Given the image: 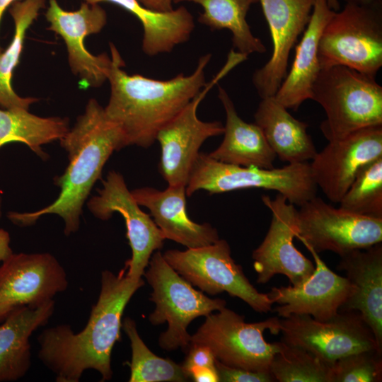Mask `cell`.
Masks as SVG:
<instances>
[{
	"label": "cell",
	"instance_id": "1",
	"mask_svg": "<svg viewBox=\"0 0 382 382\" xmlns=\"http://www.w3.org/2000/svg\"><path fill=\"white\" fill-rule=\"evenodd\" d=\"M144 284L142 278L129 277L125 266L117 274L104 270L98 300L82 330L75 333L69 325L60 324L40 332L38 358L56 381L79 382L88 369L97 371L101 381L112 378L111 354L120 338L125 308Z\"/></svg>",
	"mask_w": 382,
	"mask_h": 382
},
{
	"label": "cell",
	"instance_id": "2",
	"mask_svg": "<svg viewBox=\"0 0 382 382\" xmlns=\"http://www.w3.org/2000/svg\"><path fill=\"white\" fill-rule=\"evenodd\" d=\"M110 94L105 112L122 131L125 147L148 148L156 141L158 131L205 86V68L211 54L201 57L189 75L180 74L169 80H158L127 74L117 47L110 43Z\"/></svg>",
	"mask_w": 382,
	"mask_h": 382
},
{
	"label": "cell",
	"instance_id": "3",
	"mask_svg": "<svg viewBox=\"0 0 382 382\" xmlns=\"http://www.w3.org/2000/svg\"><path fill=\"white\" fill-rule=\"evenodd\" d=\"M59 141L68 154L69 164L64 173L54 178L60 189L57 198L37 211L11 212L7 216L23 227L34 224L43 215L57 214L63 219L64 233L68 236L78 231L83 206L107 161L125 144L122 131L95 98L88 101L84 112Z\"/></svg>",
	"mask_w": 382,
	"mask_h": 382
},
{
	"label": "cell",
	"instance_id": "4",
	"mask_svg": "<svg viewBox=\"0 0 382 382\" xmlns=\"http://www.w3.org/2000/svg\"><path fill=\"white\" fill-rule=\"evenodd\" d=\"M311 99L325 110L320 128L329 141L382 125V86L376 77L343 65L320 69Z\"/></svg>",
	"mask_w": 382,
	"mask_h": 382
},
{
	"label": "cell",
	"instance_id": "5",
	"mask_svg": "<svg viewBox=\"0 0 382 382\" xmlns=\"http://www.w3.org/2000/svg\"><path fill=\"white\" fill-rule=\"evenodd\" d=\"M144 275L153 289L150 300L156 305L149 316V322L154 325L168 324L158 338L159 346L166 351L179 347L187 349L191 340L187 330L189 324L226 307L225 300L211 299L195 289L172 268L159 250L151 255Z\"/></svg>",
	"mask_w": 382,
	"mask_h": 382
},
{
	"label": "cell",
	"instance_id": "6",
	"mask_svg": "<svg viewBox=\"0 0 382 382\" xmlns=\"http://www.w3.org/2000/svg\"><path fill=\"white\" fill-rule=\"evenodd\" d=\"M261 188L278 192L298 206L316 196V186L307 163L264 169L225 163L199 152L191 169L186 195L199 190L210 194L241 189Z\"/></svg>",
	"mask_w": 382,
	"mask_h": 382
},
{
	"label": "cell",
	"instance_id": "7",
	"mask_svg": "<svg viewBox=\"0 0 382 382\" xmlns=\"http://www.w3.org/2000/svg\"><path fill=\"white\" fill-rule=\"evenodd\" d=\"M320 69L343 65L376 77L382 66V4H345L326 23L318 48Z\"/></svg>",
	"mask_w": 382,
	"mask_h": 382
},
{
	"label": "cell",
	"instance_id": "8",
	"mask_svg": "<svg viewBox=\"0 0 382 382\" xmlns=\"http://www.w3.org/2000/svg\"><path fill=\"white\" fill-rule=\"evenodd\" d=\"M279 317L256 323H246L245 318L226 307L206 316L204 323L191 335L190 345L210 349L221 363L254 371L270 372L279 342H267L263 333L280 332ZM189 345V346H190Z\"/></svg>",
	"mask_w": 382,
	"mask_h": 382
},
{
	"label": "cell",
	"instance_id": "9",
	"mask_svg": "<svg viewBox=\"0 0 382 382\" xmlns=\"http://www.w3.org/2000/svg\"><path fill=\"white\" fill-rule=\"evenodd\" d=\"M163 256L180 276L209 295L224 291L245 301L254 311L267 313L273 303L267 294L259 292L235 262L228 242L215 243L185 250H168Z\"/></svg>",
	"mask_w": 382,
	"mask_h": 382
},
{
	"label": "cell",
	"instance_id": "10",
	"mask_svg": "<svg viewBox=\"0 0 382 382\" xmlns=\"http://www.w3.org/2000/svg\"><path fill=\"white\" fill-rule=\"evenodd\" d=\"M297 212V238L316 253L332 251L342 256L382 241V219L335 208L315 196Z\"/></svg>",
	"mask_w": 382,
	"mask_h": 382
},
{
	"label": "cell",
	"instance_id": "11",
	"mask_svg": "<svg viewBox=\"0 0 382 382\" xmlns=\"http://www.w3.org/2000/svg\"><path fill=\"white\" fill-rule=\"evenodd\" d=\"M279 322L282 341L301 347L330 365L361 351L382 352L371 329L357 311H339L324 321L309 315L293 314Z\"/></svg>",
	"mask_w": 382,
	"mask_h": 382
},
{
	"label": "cell",
	"instance_id": "12",
	"mask_svg": "<svg viewBox=\"0 0 382 382\" xmlns=\"http://www.w3.org/2000/svg\"><path fill=\"white\" fill-rule=\"evenodd\" d=\"M238 64L235 57L228 56L225 65L214 79L157 133L156 140L161 147L159 170L168 185L186 187L202 144L212 137L223 134V124L199 120L197 108L211 88Z\"/></svg>",
	"mask_w": 382,
	"mask_h": 382
},
{
	"label": "cell",
	"instance_id": "13",
	"mask_svg": "<svg viewBox=\"0 0 382 382\" xmlns=\"http://www.w3.org/2000/svg\"><path fill=\"white\" fill-rule=\"evenodd\" d=\"M98 193L88 200V209L103 221L110 219L115 212L122 216L132 249V257L125 265L127 275L133 279L142 278L151 255L163 246L166 239L162 232L150 214L141 210L120 173L110 171Z\"/></svg>",
	"mask_w": 382,
	"mask_h": 382
},
{
	"label": "cell",
	"instance_id": "14",
	"mask_svg": "<svg viewBox=\"0 0 382 382\" xmlns=\"http://www.w3.org/2000/svg\"><path fill=\"white\" fill-rule=\"evenodd\" d=\"M68 284L65 270L52 254L13 253L0 265V323L16 308L53 300Z\"/></svg>",
	"mask_w": 382,
	"mask_h": 382
},
{
	"label": "cell",
	"instance_id": "15",
	"mask_svg": "<svg viewBox=\"0 0 382 382\" xmlns=\"http://www.w3.org/2000/svg\"><path fill=\"white\" fill-rule=\"evenodd\" d=\"M262 200L272 219L264 240L252 255L257 282L266 284L275 274H282L293 286H299L312 274L315 265L294 244L298 210L279 193L274 199L263 195Z\"/></svg>",
	"mask_w": 382,
	"mask_h": 382
},
{
	"label": "cell",
	"instance_id": "16",
	"mask_svg": "<svg viewBox=\"0 0 382 382\" xmlns=\"http://www.w3.org/2000/svg\"><path fill=\"white\" fill-rule=\"evenodd\" d=\"M47 29L64 40L71 71L83 87L98 88L108 81L111 58L107 53L94 55L84 45L85 38L98 33L107 23V13L99 4L83 1L76 11L64 10L57 0H49L45 12Z\"/></svg>",
	"mask_w": 382,
	"mask_h": 382
},
{
	"label": "cell",
	"instance_id": "17",
	"mask_svg": "<svg viewBox=\"0 0 382 382\" xmlns=\"http://www.w3.org/2000/svg\"><path fill=\"white\" fill-rule=\"evenodd\" d=\"M381 156L382 125H377L329 141L309 164L316 186L332 202L339 203L359 170Z\"/></svg>",
	"mask_w": 382,
	"mask_h": 382
},
{
	"label": "cell",
	"instance_id": "18",
	"mask_svg": "<svg viewBox=\"0 0 382 382\" xmlns=\"http://www.w3.org/2000/svg\"><path fill=\"white\" fill-rule=\"evenodd\" d=\"M315 1L259 0L272 42L271 57L253 75L261 98L274 96L286 77L290 52L310 21Z\"/></svg>",
	"mask_w": 382,
	"mask_h": 382
},
{
	"label": "cell",
	"instance_id": "19",
	"mask_svg": "<svg viewBox=\"0 0 382 382\" xmlns=\"http://www.w3.org/2000/svg\"><path fill=\"white\" fill-rule=\"evenodd\" d=\"M306 248L315 262L312 274L299 286L273 287L267 294L273 303L279 305L273 310L278 317L306 314L318 320H327L338 313L354 286L347 277L332 272L313 249Z\"/></svg>",
	"mask_w": 382,
	"mask_h": 382
},
{
	"label": "cell",
	"instance_id": "20",
	"mask_svg": "<svg viewBox=\"0 0 382 382\" xmlns=\"http://www.w3.org/2000/svg\"><path fill=\"white\" fill-rule=\"evenodd\" d=\"M131 192L137 202L149 210L165 239L187 248L208 245L219 239L217 230L211 224H197L188 216L185 186L168 185L163 190L144 187Z\"/></svg>",
	"mask_w": 382,
	"mask_h": 382
},
{
	"label": "cell",
	"instance_id": "21",
	"mask_svg": "<svg viewBox=\"0 0 382 382\" xmlns=\"http://www.w3.org/2000/svg\"><path fill=\"white\" fill-rule=\"evenodd\" d=\"M340 257L337 270L346 272L354 291L339 311L359 312L382 349V245L352 250Z\"/></svg>",
	"mask_w": 382,
	"mask_h": 382
},
{
	"label": "cell",
	"instance_id": "22",
	"mask_svg": "<svg viewBox=\"0 0 382 382\" xmlns=\"http://www.w3.org/2000/svg\"><path fill=\"white\" fill-rule=\"evenodd\" d=\"M334 12L327 0H316L310 21L296 47L289 72L274 96L287 109L297 110L305 100L311 99L313 84L320 71L318 59L319 40Z\"/></svg>",
	"mask_w": 382,
	"mask_h": 382
},
{
	"label": "cell",
	"instance_id": "23",
	"mask_svg": "<svg viewBox=\"0 0 382 382\" xmlns=\"http://www.w3.org/2000/svg\"><path fill=\"white\" fill-rule=\"evenodd\" d=\"M53 300L37 308L14 310L0 323V382L23 378L31 366L30 337L45 326L54 313Z\"/></svg>",
	"mask_w": 382,
	"mask_h": 382
},
{
	"label": "cell",
	"instance_id": "24",
	"mask_svg": "<svg viewBox=\"0 0 382 382\" xmlns=\"http://www.w3.org/2000/svg\"><path fill=\"white\" fill-rule=\"evenodd\" d=\"M218 97L226 113L224 139L209 155L225 163L273 168L276 155L260 127L255 122H246L240 117L232 100L221 86L218 87Z\"/></svg>",
	"mask_w": 382,
	"mask_h": 382
},
{
	"label": "cell",
	"instance_id": "25",
	"mask_svg": "<svg viewBox=\"0 0 382 382\" xmlns=\"http://www.w3.org/2000/svg\"><path fill=\"white\" fill-rule=\"evenodd\" d=\"M274 96L262 98L255 112V123L276 156L291 163H307L317 151L307 132V123L294 118Z\"/></svg>",
	"mask_w": 382,
	"mask_h": 382
},
{
	"label": "cell",
	"instance_id": "26",
	"mask_svg": "<svg viewBox=\"0 0 382 382\" xmlns=\"http://www.w3.org/2000/svg\"><path fill=\"white\" fill-rule=\"evenodd\" d=\"M88 4L107 1L134 15L143 28L142 50L149 56L171 52L187 42L195 28L194 18L185 7L160 13L146 8L138 0H83Z\"/></svg>",
	"mask_w": 382,
	"mask_h": 382
},
{
	"label": "cell",
	"instance_id": "27",
	"mask_svg": "<svg viewBox=\"0 0 382 382\" xmlns=\"http://www.w3.org/2000/svg\"><path fill=\"white\" fill-rule=\"evenodd\" d=\"M67 118L40 117L25 108L0 109V148L21 142L42 159L48 155L42 146L60 140L69 131Z\"/></svg>",
	"mask_w": 382,
	"mask_h": 382
},
{
	"label": "cell",
	"instance_id": "28",
	"mask_svg": "<svg viewBox=\"0 0 382 382\" xmlns=\"http://www.w3.org/2000/svg\"><path fill=\"white\" fill-rule=\"evenodd\" d=\"M45 3L46 0H21L9 7L14 34L8 46L0 53V107L3 109H28L37 101L35 98L18 96L12 87L11 79L20 62L27 31L45 8Z\"/></svg>",
	"mask_w": 382,
	"mask_h": 382
},
{
	"label": "cell",
	"instance_id": "29",
	"mask_svg": "<svg viewBox=\"0 0 382 382\" xmlns=\"http://www.w3.org/2000/svg\"><path fill=\"white\" fill-rule=\"evenodd\" d=\"M192 2L200 5L203 12L198 21L212 30H228L237 52L246 57L253 53L263 54L266 47L253 35L246 21L250 6L259 0H174V4Z\"/></svg>",
	"mask_w": 382,
	"mask_h": 382
},
{
	"label": "cell",
	"instance_id": "30",
	"mask_svg": "<svg viewBox=\"0 0 382 382\" xmlns=\"http://www.w3.org/2000/svg\"><path fill=\"white\" fill-rule=\"evenodd\" d=\"M122 328L130 341L132 349L129 382H183L189 379L181 364L160 357L147 347L132 318H125Z\"/></svg>",
	"mask_w": 382,
	"mask_h": 382
},
{
	"label": "cell",
	"instance_id": "31",
	"mask_svg": "<svg viewBox=\"0 0 382 382\" xmlns=\"http://www.w3.org/2000/svg\"><path fill=\"white\" fill-rule=\"evenodd\" d=\"M332 366L301 347L281 341L270 372L279 382H331Z\"/></svg>",
	"mask_w": 382,
	"mask_h": 382
},
{
	"label": "cell",
	"instance_id": "32",
	"mask_svg": "<svg viewBox=\"0 0 382 382\" xmlns=\"http://www.w3.org/2000/svg\"><path fill=\"white\" fill-rule=\"evenodd\" d=\"M339 203L349 212L382 219V156L359 170Z\"/></svg>",
	"mask_w": 382,
	"mask_h": 382
},
{
	"label": "cell",
	"instance_id": "33",
	"mask_svg": "<svg viewBox=\"0 0 382 382\" xmlns=\"http://www.w3.org/2000/svg\"><path fill=\"white\" fill-rule=\"evenodd\" d=\"M382 352L366 350L337 360L332 370L331 382H381Z\"/></svg>",
	"mask_w": 382,
	"mask_h": 382
},
{
	"label": "cell",
	"instance_id": "34",
	"mask_svg": "<svg viewBox=\"0 0 382 382\" xmlns=\"http://www.w3.org/2000/svg\"><path fill=\"white\" fill-rule=\"evenodd\" d=\"M215 367L219 380L222 382H274L276 381L270 372L254 371L245 369L225 365L218 360Z\"/></svg>",
	"mask_w": 382,
	"mask_h": 382
},
{
	"label": "cell",
	"instance_id": "35",
	"mask_svg": "<svg viewBox=\"0 0 382 382\" xmlns=\"http://www.w3.org/2000/svg\"><path fill=\"white\" fill-rule=\"evenodd\" d=\"M187 349L185 361L181 364L187 377V373L191 369L215 366L216 359L209 347L201 345H190Z\"/></svg>",
	"mask_w": 382,
	"mask_h": 382
},
{
	"label": "cell",
	"instance_id": "36",
	"mask_svg": "<svg viewBox=\"0 0 382 382\" xmlns=\"http://www.w3.org/2000/svg\"><path fill=\"white\" fill-rule=\"evenodd\" d=\"M187 376L195 382L219 381L215 366L193 369L187 373Z\"/></svg>",
	"mask_w": 382,
	"mask_h": 382
},
{
	"label": "cell",
	"instance_id": "37",
	"mask_svg": "<svg viewBox=\"0 0 382 382\" xmlns=\"http://www.w3.org/2000/svg\"><path fill=\"white\" fill-rule=\"evenodd\" d=\"M141 5L156 12L165 13L173 10L174 0H138Z\"/></svg>",
	"mask_w": 382,
	"mask_h": 382
},
{
	"label": "cell",
	"instance_id": "38",
	"mask_svg": "<svg viewBox=\"0 0 382 382\" xmlns=\"http://www.w3.org/2000/svg\"><path fill=\"white\" fill-rule=\"evenodd\" d=\"M10 238L8 233L0 229V263L6 260L13 252L9 246Z\"/></svg>",
	"mask_w": 382,
	"mask_h": 382
},
{
	"label": "cell",
	"instance_id": "39",
	"mask_svg": "<svg viewBox=\"0 0 382 382\" xmlns=\"http://www.w3.org/2000/svg\"><path fill=\"white\" fill-rule=\"evenodd\" d=\"M346 4H352L358 6H373L382 4L381 0H344Z\"/></svg>",
	"mask_w": 382,
	"mask_h": 382
},
{
	"label": "cell",
	"instance_id": "40",
	"mask_svg": "<svg viewBox=\"0 0 382 382\" xmlns=\"http://www.w3.org/2000/svg\"><path fill=\"white\" fill-rule=\"evenodd\" d=\"M21 0H0V23L2 19L3 15L7 8L16 1ZM2 49L0 46V53L1 52Z\"/></svg>",
	"mask_w": 382,
	"mask_h": 382
},
{
	"label": "cell",
	"instance_id": "41",
	"mask_svg": "<svg viewBox=\"0 0 382 382\" xmlns=\"http://www.w3.org/2000/svg\"><path fill=\"white\" fill-rule=\"evenodd\" d=\"M327 4L329 8L334 11H338L340 8L339 0H327Z\"/></svg>",
	"mask_w": 382,
	"mask_h": 382
},
{
	"label": "cell",
	"instance_id": "42",
	"mask_svg": "<svg viewBox=\"0 0 382 382\" xmlns=\"http://www.w3.org/2000/svg\"><path fill=\"white\" fill-rule=\"evenodd\" d=\"M1 216V190H0V219Z\"/></svg>",
	"mask_w": 382,
	"mask_h": 382
}]
</instances>
